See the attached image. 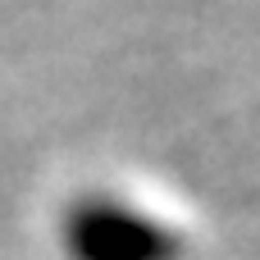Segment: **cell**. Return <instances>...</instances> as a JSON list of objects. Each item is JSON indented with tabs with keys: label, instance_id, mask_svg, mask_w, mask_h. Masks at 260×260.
Listing matches in <instances>:
<instances>
[{
	"label": "cell",
	"instance_id": "obj_1",
	"mask_svg": "<svg viewBox=\"0 0 260 260\" xmlns=\"http://www.w3.org/2000/svg\"><path fill=\"white\" fill-rule=\"evenodd\" d=\"M55 242L64 260H187V238L169 219L114 192L69 201Z\"/></svg>",
	"mask_w": 260,
	"mask_h": 260
}]
</instances>
